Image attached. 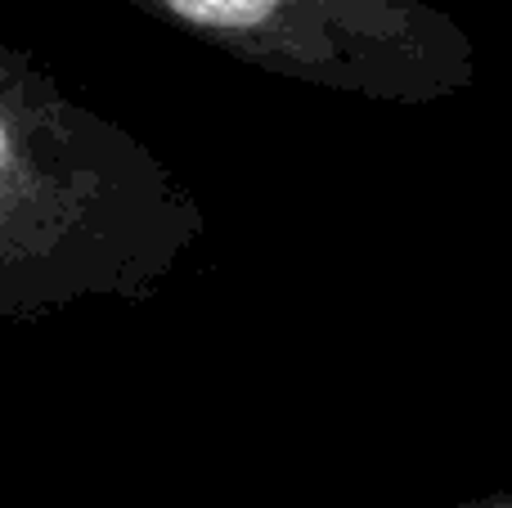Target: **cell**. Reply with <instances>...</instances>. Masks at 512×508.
I'll return each mask as SVG.
<instances>
[{"label": "cell", "instance_id": "obj_1", "mask_svg": "<svg viewBox=\"0 0 512 508\" xmlns=\"http://www.w3.org/2000/svg\"><path fill=\"white\" fill-rule=\"evenodd\" d=\"M203 230L198 198L140 135L0 41V324L144 302Z\"/></svg>", "mask_w": 512, "mask_h": 508}, {"label": "cell", "instance_id": "obj_2", "mask_svg": "<svg viewBox=\"0 0 512 508\" xmlns=\"http://www.w3.org/2000/svg\"><path fill=\"white\" fill-rule=\"evenodd\" d=\"M274 77L427 108L477 86L472 36L427 0H131Z\"/></svg>", "mask_w": 512, "mask_h": 508}, {"label": "cell", "instance_id": "obj_3", "mask_svg": "<svg viewBox=\"0 0 512 508\" xmlns=\"http://www.w3.org/2000/svg\"><path fill=\"white\" fill-rule=\"evenodd\" d=\"M441 508H512V491L472 495V500H459V504H441Z\"/></svg>", "mask_w": 512, "mask_h": 508}]
</instances>
